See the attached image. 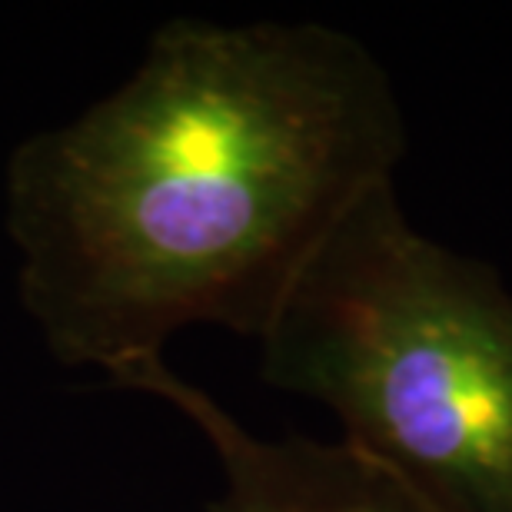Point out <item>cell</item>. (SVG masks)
<instances>
[{
	"mask_svg": "<svg viewBox=\"0 0 512 512\" xmlns=\"http://www.w3.org/2000/svg\"><path fill=\"white\" fill-rule=\"evenodd\" d=\"M110 386L157 396L200 429L223 469V493L210 512H436L346 439L250 433L217 399L173 373L163 356L114 376Z\"/></svg>",
	"mask_w": 512,
	"mask_h": 512,
	"instance_id": "cell-3",
	"label": "cell"
},
{
	"mask_svg": "<svg viewBox=\"0 0 512 512\" xmlns=\"http://www.w3.org/2000/svg\"><path fill=\"white\" fill-rule=\"evenodd\" d=\"M273 389L323 403L343 439L436 512H512V293L366 190L256 336Z\"/></svg>",
	"mask_w": 512,
	"mask_h": 512,
	"instance_id": "cell-2",
	"label": "cell"
},
{
	"mask_svg": "<svg viewBox=\"0 0 512 512\" xmlns=\"http://www.w3.org/2000/svg\"><path fill=\"white\" fill-rule=\"evenodd\" d=\"M403 157L396 90L356 37L173 17L124 87L10 157L20 303L57 363L107 383L187 326L256 340Z\"/></svg>",
	"mask_w": 512,
	"mask_h": 512,
	"instance_id": "cell-1",
	"label": "cell"
}]
</instances>
